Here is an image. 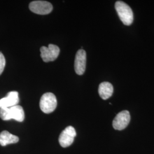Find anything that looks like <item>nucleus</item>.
I'll use <instances>...</instances> for the list:
<instances>
[{
	"label": "nucleus",
	"mask_w": 154,
	"mask_h": 154,
	"mask_svg": "<svg viewBox=\"0 0 154 154\" xmlns=\"http://www.w3.org/2000/svg\"><path fill=\"white\" fill-rule=\"evenodd\" d=\"M19 141V138L13 135L8 131H3L0 133V145L6 146L9 144L16 143Z\"/></svg>",
	"instance_id": "nucleus-11"
},
{
	"label": "nucleus",
	"mask_w": 154,
	"mask_h": 154,
	"mask_svg": "<svg viewBox=\"0 0 154 154\" xmlns=\"http://www.w3.org/2000/svg\"><path fill=\"white\" fill-rule=\"evenodd\" d=\"M77 133L73 127L69 126L63 130L59 137V143L62 147L66 148L71 146L76 137Z\"/></svg>",
	"instance_id": "nucleus-6"
},
{
	"label": "nucleus",
	"mask_w": 154,
	"mask_h": 154,
	"mask_svg": "<svg viewBox=\"0 0 154 154\" xmlns=\"http://www.w3.org/2000/svg\"><path fill=\"white\" fill-rule=\"evenodd\" d=\"M53 8L51 4L45 1H34L29 4V9L31 11L41 15L49 14Z\"/></svg>",
	"instance_id": "nucleus-4"
},
{
	"label": "nucleus",
	"mask_w": 154,
	"mask_h": 154,
	"mask_svg": "<svg viewBox=\"0 0 154 154\" xmlns=\"http://www.w3.org/2000/svg\"><path fill=\"white\" fill-rule=\"evenodd\" d=\"M0 118L3 121L14 119L22 122L25 119V112L22 106L16 105L9 108L0 109Z\"/></svg>",
	"instance_id": "nucleus-1"
},
{
	"label": "nucleus",
	"mask_w": 154,
	"mask_h": 154,
	"mask_svg": "<svg viewBox=\"0 0 154 154\" xmlns=\"http://www.w3.org/2000/svg\"><path fill=\"white\" fill-rule=\"evenodd\" d=\"M113 92V86L110 82H103L99 85L98 93L102 99L104 100L109 99L112 96Z\"/></svg>",
	"instance_id": "nucleus-10"
},
{
	"label": "nucleus",
	"mask_w": 154,
	"mask_h": 154,
	"mask_svg": "<svg viewBox=\"0 0 154 154\" xmlns=\"http://www.w3.org/2000/svg\"><path fill=\"white\" fill-rule=\"evenodd\" d=\"M6 61L4 55L0 52V75L2 73L5 66Z\"/></svg>",
	"instance_id": "nucleus-12"
},
{
	"label": "nucleus",
	"mask_w": 154,
	"mask_h": 154,
	"mask_svg": "<svg viewBox=\"0 0 154 154\" xmlns=\"http://www.w3.org/2000/svg\"><path fill=\"white\" fill-rule=\"evenodd\" d=\"M115 8L120 20L123 24L127 26L131 25L134 20V14L131 8L121 1L116 2Z\"/></svg>",
	"instance_id": "nucleus-2"
},
{
	"label": "nucleus",
	"mask_w": 154,
	"mask_h": 154,
	"mask_svg": "<svg viewBox=\"0 0 154 154\" xmlns=\"http://www.w3.org/2000/svg\"><path fill=\"white\" fill-rule=\"evenodd\" d=\"M20 102L18 93L16 91H10L5 97L0 99V109L9 108L18 105Z\"/></svg>",
	"instance_id": "nucleus-9"
},
{
	"label": "nucleus",
	"mask_w": 154,
	"mask_h": 154,
	"mask_svg": "<svg viewBox=\"0 0 154 154\" xmlns=\"http://www.w3.org/2000/svg\"><path fill=\"white\" fill-rule=\"evenodd\" d=\"M130 121V112L127 111H122L119 112L112 122V126L117 130H122L126 128Z\"/></svg>",
	"instance_id": "nucleus-7"
},
{
	"label": "nucleus",
	"mask_w": 154,
	"mask_h": 154,
	"mask_svg": "<svg viewBox=\"0 0 154 154\" xmlns=\"http://www.w3.org/2000/svg\"><path fill=\"white\" fill-rule=\"evenodd\" d=\"M57 100L54 94L46 93L41 98L39 102L40 109L44 113L50 114L55 110Z\"/></svg>",
	"instance_id": "nucleus-3"
},
{
	"label": "nucleus",
	"mask_w": 154,
	"mask_h": 154,
	"mask_svg": "<svg viewBox=\"0 0 154 154\" xmlns=\"http://www.w3.org/2000/svg\"><path fill=\"white\" fill-rule=\"evenodd\" d=\"M41 57L45 62L55 60L60 54V49L58 46L53 44H49L48 47L42 46L40 49Z\"/></svg>",
	"instance_id": "nucleus-5"
},
{
	"label": "nucleus",
	"mask_w": 154,
	"mask_h": 154,
	"mask_svg": "<svg viewBox=\"0 0 154 154\" xmlns=\"http://www.w3.org/2000/svg\"><path fill=\"white\" fill-rule=\"evenodd\" d=\"M86 53L83 49L78 50L75 58L74 69L78 75L83 74L86 70Z\"/></svg>",
	"instance_id": "nucleus-8"
}]
</instances>
